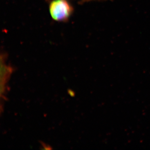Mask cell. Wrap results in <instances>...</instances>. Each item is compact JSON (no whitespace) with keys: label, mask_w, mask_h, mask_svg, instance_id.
<instances>
[{"label":"cell","mask_w":150,"mask_h":150,"mask_svg":"<svg viewBox=\"0 0 150 150\" xmlns=\"http://www.w3.org/2000/svg\"><path fill=\"white\" fill-rule=\"evenodd\" d=\"M40 147L41 148L40 149H45V150H50L52 149V148L49 145L47 144L46 143H43V142H40Z\"/></svg>","instance_id":"cell-3"},{"label":"cell","mask_w":150,"mask_h":150,"mask_svg":"<svg viewBox=\"0 0 150 150\" xmlns=\"http://www.w3.org/2000/svg\"><path fill=\"white\" fill-rule=\"evenodd\" d=\"M13 71V69L11 67L6 66L5 65L4 63L1 62L0 83L6 85Z\"/></svg>","instance_id":"cell-2"},{"label":"cell","mask_w":150,"mask_h":150,"mask_svg":"<svg viewBox=\"0 0 150 150\" xmlns=\"http://www.w3.org/2000/svg\"><path fill=\"white\" fill-rule=\"evenodd\" d=\"M68 94L71 97H74L75 95L74 91H73L72 90L69 89L68 91Z\"/></svg>","instance_id":"cell-4"},{"label":"cell","mask_w":150,"mask_h":150,"mask_svg":"<svg viewBox=\"0 0 150 150\" xmlns=\"http://www.w3.org/2000/svg\"><path fill=\"white\" fill-rule=\"evenodd\" d=\"M71 8L66 0H55L51 3L50 12L52 18L61 21L67 19L71 13Z\"/></svg>","instance_id":"cell-1"}]
</instances>
